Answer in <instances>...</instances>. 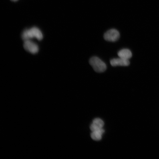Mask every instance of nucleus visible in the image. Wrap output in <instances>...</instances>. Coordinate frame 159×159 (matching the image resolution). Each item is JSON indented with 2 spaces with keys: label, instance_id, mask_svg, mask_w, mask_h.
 I'll return each instance as SVG.
<instances>
[{
  "label": "nucleus",
  "instance_id": "7ed1b4c3",
  "mask_svg": "<svg viewBox=\"0 0 159 159\" xmlns=\"http://www.w3.org/2000/svg\"><path fill=\"white\" fill-rule=\"evenodd\" d=\"M104 37L105 40L109 42H115L120 37V34L116 29L109 30L104 34Z\"/></svg>",
  "mask_w": 159,
  "mask_h": 159
},
{
  "label": "nucleus",
  "instance_id": "39448f33",
  "mask_svg": "<svg viewBox=\"0 0 159 159\" xmlns=\"http://www.w3.org/2000/svg\"><path fill=\"white\" fill-rule=\"evenodd\" d=\"M104 123L102 119L100 118H95L93 120V123L91 124L90 129L92 132L98 131L103 129Z\"/></svg>",
  "mask_w": 159,
  "mask_h": 159
},
{
  "label": "nucleus",
  "instance_id": "f257e3e1",
  "mask_svg": "<svg viewBox=\"0 0 159 159\" xmlns=\"http://www.w3.org/2000/svg\"><path fill=\"white\" fill-rule=\"evenodd\" d=\"M43 37L41 31L37 27H33L30 29L25 30L22 34V38L24 41L29 40L34 38L41 40Z\"/></svg>",
  "mask_w": 159,
  "mask_h": 159
},
{
  "label": "nucleus",
  "instance_id": "6e6552de",
  "mask_svg": "<svg viewBox=\"0 0 159 159\" xmlns=\"http://www.w3.org/2000/svg\"><path fill=\"white\" fill-rule=\"evenodd\" d=\"M104 132L105 130L103 129L101 130L93 132L91 134V138L95 141L100 140L102 138V135Z\"/></svg>",
  "mask_w": 159,
  "mask_h": 159
},
{
  "label": "nucleus",
  "instance_id": "0eeeda50",
  "mask_svg": "<svg viewBox=\"0 0 159 159\" xmlns=\"http://www.w3.org/2000/svg\"><path fill=\"white\" fill-rule=\"evenodd\" d=\"M118 55L120 58L128 60L130 59L132 56V52L130 50L127 49L121 50L118 52Z\"/></svg>",
  "mask_w": 159,
  "mask_h": 159
},
{
  "label": "nucleus",
  "instance_id": "f03ea898",
  "mask_svg": "<svg viewBox=\"0 0 159 159\" xmlns=\"http://www.w3.org/2000/svg\"><path fill=\"white\" fill-rule=\"evenodd\" d=\"M89 63L97 72H104L107 69L106 65L98 57H91L89 59Z\"/></svg>",
  "mask_w": 159,
  "mask_h": 159
},
{
  "label": "nucleus",
  "instance_id": "20e7f679",
  "mask_svg": "<svg viewBox=\"0 0 159 159\" xmlns=\"http://www.w3.org/2000/svg\"><path fill=\"white\" fill-rule=\"evenodd\" d=\"M24 48L25 50L32 54H35L39 51L38 45L30 40L24 41Z\"/></svg>",
  "mask_w": 159,
  "mask_h": 159
},
{
  "label": "nucleus",
  "instance_id": "423d86ee",
  "mask_svg": "<svg viewBox=\"0 0 159 159\" xmlns=\"http://www.w3.org/2000/svg\"><path fill=\"white\" fill-rule=\"evenodd\" d=\"M110 63L112 66H128L130 64L129 60L122 58L113 59H111Z\"/></svg>",
  "mask_w": 159,
  "mask_h": 159
},
{
  "label": "nucleus",
  "instance_id": "1a4fd4ad",
  "mask_svg": "<svg viewBox=\"0 0 159 159\" xmlns=\"http://www.w3.org/2000/svg\"><path fill=\"white\" fill-rule=\"evenodd\" d=\"M11 1H13L16 2V1H18V0H11Z\"/></svg>",
  "mask_w": 159,
  "mask_h": 159
}]
</instances>
